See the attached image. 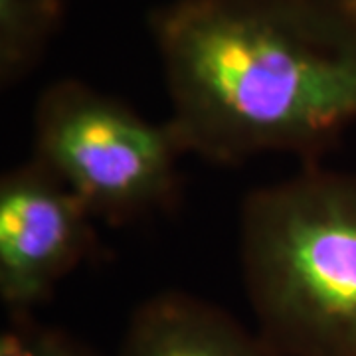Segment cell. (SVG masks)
I'll return each mask as SVG.
<instances>
[{
    "mask_svg": "<svg viewBox=\"0 0 356 356\" xmlns=\"http://www.w3.org/2000/svg\"><path fill=\"white\" fill-rule=\"evenodd\" d=\"M149 30L186 153L313 165L356 123V0H170Z\"/></svg>",
    "mask_w": 356,
    "mask_h": 356,
    "instance_id": "1",
    "label": "cell"
},
{
    "mask_svg": "<svg viewBox=\"0 0 356 356\" xmlns=\"http://www.w3.org/2000/svg\"><path fill=\"white\" fill-rule=\"evenodd\" d=\"M97 250L95 218L50 168L32 159L0 180V301L34 313Z\"/></svg>",
    "mask_w": 356,
    "mask_h": 356,
    "instance_id": "4",
    "label": "cell"
},
{
    "mask_svg": "<svg viewBox=\"0 0 356 356\" xmlns=\"http://www.w3.org/2000/svg\"><path fill=\"white\" fill-rule=\"evenodd\" d=\"M243 287L283 356H356V172L303 165L242 204Z\"/></svg>",
    "mask_w": 356,
    "mask_h": 356,
    "instance_id": "2",
    "label": "cell"
},
{
    "mask_svg": "<svg viewBox=\"0 0 356 356\" xmlns=\"http://www.w3.org/2000/svg\"><path fill=\"white\" fill-rule=\"evenodd\" d=\"M34 151L91 216L111 226L175 206L178 159L188 154L170 121H147L79 79L54 81L40 93Z\"/></svg>",
    "mask_w": 356,
    "mask_h": 356,
    "instance_id": "3",
    "label": "cell"
},
{
    "mask_svg": "<svg viewBox=\"0 0 356 356\" xmlns=\"http://www.w3.org/2000/svg\"><path fill=\"white\" fill-rule=\"evenodd\" d=\"M65 13V0H0V83L13 88L40 64Z\"/></svg>",
    "mask_w": 356,
    "mask_h": 356,
    "instance_id": "6",
    "label": "cell"
},
{
    "mask_svg": "<svg viewBox=\"0 0 356 356\" xmlns=\"http://www.w3.org/2000/svg\"><path fill=\"white\" fill-rule=\"evenodd\" d=\"M0 356H93L72 332L40 323L34 313H8L0 332Z\"/></svg>",
    "mask_w": 356,
    "mask_h": 356,
    "instance_id": "7",
    "label": "cell"
},
{
    "mask_svg": "<svg viewBox=\"0 0 356 356\" xmlns=\"http://www.w3.org/2000/svg\"><path fill=\"white\" fill-rule=\"evenodd\" d=\"M117 356H283L259 331L191 293L165 291L131 315Z\"/></svg>",
    "mask_w": 356,
    "mask_h": 356,
    "instance_id": "5",
    "label": "cell"
}]
</instances>
